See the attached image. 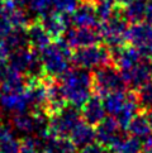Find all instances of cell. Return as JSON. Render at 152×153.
<instances>
[{
    "mask_svg": "<svg viewBox=\"0 0 152 153\" xmlns=\"http://www.w3.org/2000/svg\"><path fill=\"white\" fill-rule=\"evenodd\" d=\"M127 96H128V92H124V91H115V92H110L108 94L107 96H104V108H105V111L110 115L115 117L117 114L119 113V110L123 108L124 102L127 100Z\"/></svg>",
    "mask_w": 152,
    "mask_h": 153,
    "instance_id": "cell-26",
    "label": "cell"
},
{
    "mask_svg": "<svg viewBox=\"0 0 152 153\" xmlns=\"http://www.w3.org/2000/svg\"><path fill=\"white\" fill-rule=\"evenodd\" d=\"M46 89H47V113L48 115L55 111H58L65 105L66 102V97H65V94L62 91L61 84L57 82H47L46 84Z\"/></svg>",
    "mask_w": 152,
    "mask_h": 153,
    "instance_id": "cell-22",
    "label": "cell"
},
{
    "mask_svg": "<svg viewBox=\"0 0 152 153\" xmlns=\"http://www.w3.org/2000/svg\"><path fill=\"white\" fill-rule=\"evenodd\" d=\"M25 95L29 102V108L36 110L47 111V89L46 84L39 82L38 80H32L25 87Z\"/></svg>",
    "mask_w": 152,
    "mask_h": 153,
    "instance_id": "cell-16",
    "label": "cell"
},
{
    "mask_svg": "<svg viewBox=\"0 0 152 153\" xmlns=\"http://www.w3.org/2000/svg\"><path fill=\"white\" fill-rule=\"evenodd\" d=\"M150 65H151V70H152V61H151V63H150Z\"/></svg>",
    "mask_w": 152,
    "mask_h": 153,
    "instance_id": "cell-36",
    "label": "cell"
},
{
    "mask_svg": "<svg viewBox=\"0 0 152 153\" xmlns=\"http://www.w3.org/2000/svg\"><path fill=\"white\" fill-rule=\"evenodd\" d=\"M123 15L128 22L152 23V0H132L124 5Z\"/></svg>",
    "mask_w": 152,
    "mask_h": 153,
    "instance_id": "cell-11",
    "label": "cell"
},
{
    "mask_svg": "<svg viewBox=\"0 0 152 153\" xmlns=\"http://www.w3.org/2000/svg\"><path fill=\"white\" fill-rule=\"evenodd\" d=\"M0 106L3 110L13 114L27 111L29 102L27 99L25 91L23 92H1L0 94Z\"/></svg>",
    "mask_w": 152,
    "mask_h": 153,
    "instance_id": "cell-15",
    "label": "cell"
},
{
    "mask_svg": "<svg viewBox=\"0 0 152 153\" xmlns=\"http://www.w3.org/2000/svg\"><path fill=\"white\" fill-rule=\"evenodd\" d=\"M121 72H122V76L124 81H126L127 86L132 87V89H139L142 85L148 82L152 76L151 65L147 62H142V61L137 63L136 66L128 70H123Z\"/></svg>",
    "mask_w": 152,
    "mask_h": 153,
    "instance_id": "cell-13",
    "label": "cell"
},
{
    "mask_svg": "<svg viewBox=\"0 0 152 153\" xmlns=\"http://www.w3.org/2000/svg\"><path fill=\"white\" fill-rule=\"evenodd\" d=\"M61 87L70 105L83 108L84 104L90 99L93 90V75L88 70L74 68L67 70L61 76Z\"/></svg>",
    "mask_w": 152,
    "mask_h": 153,
    "instance_id": "cell-1",
    "label": "cell"
},
{
    "mask_svg": "<svg viewBox=\"0 0 152 153\" xmlns=\"http://www.w3.org/2000/svg\"><path fill=\"white\" fill-rule=\"evenodd\" d=\"M67 15H61L55 12L48 13L42 17L41 24L51 38H60L67 29Z\"/></svg>",
    "mask_w": 152,
    "mask_h": 153,
    "instance_id": "cell-18",
    "label": "cell"
},
{
    "mask_svg": "<svg viewBox=\"0 0 152 153\" xmlns=\"http://www.w3.org/2000/svg\"><path fill=\"white\" fill-rule=\"evenodd\" d=\"M63 39L71 48H81L98 45L101 41V34L95 28L89 27H74L66 29L63 34Z\"/></svg>",
    "mask_w": 152,
    "mask_h": 153,
    "instance_id": "cell-10",
    "label": "cell"
},
{
    "mask_svg": "<svg viewBox=\"0 0 152 153\" xmlns=\"http://www.w3.org/2000/svg\"><path fill=\"white\" fill-rule=\"evenodd\" d=\"M119 128L121 127H119L117 119L113 117H105L96 127V139L109 152L118 151L127 138L126 135L119 132Z\"/></svg>",
    "mask_w": 152,
    "mask_h": 153,
    "instance_id": "cell-8",
    "label": "cell"
},
{
    "mask_svg": "<svg viewBox=\"0 0 152 153\" xmlns=\"http://www.w3.org/2000/svg\"><path fill=\"white\" fill-rule=\"evenodd\" d=\"M128 132L132 137H136L139 140L147 138L148 135L152 134V125L150 124L148 119L146 118L145 113L143 114H137L132 122L128 125Z\"/></svg>",
    "mask_w": 152,
    "mask_h": 153,
    "instance_id": "cell-24",
    "label": "cell"
},
{
    "mask_svg": "<svg viewBox=\"0 0 152 153\" xmlns=\"http://www.w3.org/2000/svg\"><path fill=\"white\" fill-rule=\"evenodd\" d=\"M112 61V53L103 46H88L77 48L72 54V62L80 68L84 70H96L109 65Z\"/></svg>",
    "mask_w": 152,
    "mask_h": 153,
    "instance_id": "cell-5",
    "label": "cell"
},
{
    "mask_svg": "<svg viewBox=\"0 0 152 153\" xmlns=\"http://www.w3.org/2000/svg\"><path fill=\"white\" fill-rule=\"evenodd\" d=\"M127 41L137 48L142 57H152V23H133L131 27H128Z\"/></svg>",
    "mask_w": 152,
    "mask_h": 153,
    "instance_id": "cell-9",
    "label": "cell"
},
{
    "mask_svg": "<svg viewBox=\"0 0 152 153\" xmlns=\"http://www.w3.org/2000/svg\"><path fill=\"white\" fill-rule=\"evenodd\" d=\"M126 87V81L123 79L122 72H119L117 67L107 65L95 70L93 75V90L98 96L104 97L110 92L124 91Z\"/></svg>",
    "mask_w": 152,
    "mask_h": 153,
    "instance_id": "cell-4",
    "label": "cell"
},
{
    "mask_svg": "<svg viewBox=\"0 0 152 153\" xmlns=\"http://www.w3.org/2000/svg\"><path fill=\"white\" fill-rule=\"evenodd\" d=\"M39 57L43 70L48 76L61 77L70 68V63L72 61L71 47L65 42V39L57 38L39 51Z\"/></svg>",
    "mask_w": 152,
    "mask_h": 153,
    "instance_id": "cell-2",
    "label": "cell"
},
{
    "mask_svg": "<svg viewBox=\"0 0 152 153\" xmlns=\"http://www.w3.org/2000/svg\"><path fill=\"white\" fill-rule=\"evenodd\" d=\"M70 139L75 147L83 148L85 146L94 143V140L96 139V134L93 129V125L88 124L86 122H80L70 134Z\"/></svg>",
    "mask_w": 152,
    "mask_h": 153,
    "instance_id": "cell-21",
    "label": "cell"
},
{
    "mask_svg": "<svg viewBox=\"0 0 152 153\" xmlns=\"http://www.w3.org/2000/svg\"><path fill=\"white\" fill-rule=\"evenodd\" d=\"M114 1L118 4H122V5H127L129 1H132V0H114Z\"/></svg>",
    "mask_w": 152,
    "mask_h": 153,
    "instance_id": "cell-35",
    "label": "cell"
},
{
    "mask_svg": "<svg viewBox=\"0 0 152 153\" xmlns=\"http://www.w3.org/2000/svg\"><path fill=\"white\" fill-rule=\"evenodd\" d=\"M95 10L99 19L103 22L115 13V1L114 0H95Z\"/></svg>",
    "mask_w": 152,
    "mask_h": 153,
    "instance_id": "cell-29",
    "label": "cell"
},
{
    "mask_svg": "<svg viewBox=\"0 0 152 153\" xmlns=\"http://www.w3.org/2000/svg\"><path fill=\"white\" fill-rule=\"evenodd\" d=\"M138 109H141V108L138 105V100H137L136 92H128L127 100H126V102H124L123 108L119 110V113L117 114V115L114 117L117 119L119 127H121L122 129H127L129 123L132 122V119L137 115Z\"/></svg>",
    "mask_w": 152,
    "mask_h": 153,
    "instance_id": "cell-19",
    "label": "cell"
},
{
    "mask_svg": "<svg viewBox=\"0 0 152 153\" xmlns=\"http://www.w3.org/2000/svg\"><path fill=\"white\" fill-rule=\"evenodd\" d=\"M127 19L124 18L123 13H114L110 18L103 20L100 25V34L101 39L107 43V46L113 50V48L124 46V42L127 41Z\"/></svg>",
    "mask_w": 152,
    "mask_h": 153,
    "instance_id": "cell-7",
    "label": "cell"
},
{
    "mask_svg": "<svg viewBox=\"0 0 152 153\" xmlns=\"http://www.w3.org/2000/svg\"><path fill=\"white\" fill-rule=\"evenodd\" d=\"M27 38H28V45L36 50L37 52L42 51L46 46L51 43V37L43 28L41 23H34L27 27Z\"/></svg>",
    "mask_w": 152,
    "mask_h": 153,
    "instance_id": "cell-20",
    "label": "cell"
},
{
    "mask_svg": "<svg viewBox=\"0 0 152 153\" xmlns=\"http://www.w3.org/2000/svg\"><path fill=\"white\" fill-rule=\"evenodd\" d=\"M70 20L76 27H89V28H95L99 24V17L96 14L94 3L83 1L80 3L74 13L70 15Z\"/></svg>",
    "mask_w": 152,
    "mask_h": 153,
    "instance_id": "cell-12",
    "label": "cell"
},
{
    "mask_svg": "<svg viewBox=\"0 0 152 153\" xmlns=\"http://www.w3.org/2000/svg\"><path fill=\"white\" fill-rule=\"evenodd\" d=\"M25 46H28L25 28H14L7 37H4L0 41V47H3L5 51L9 52V54L14 50H18V48Z\"/></svg>",
    "mask_w": 152,
    "mask_h": 153,
    "instance_id": "cell-23",
    "label": "cell"
},
{
    "mask_svg": "<svg viewBox=\"0 0 152 153\" xmlns=\"http://www.w3.org/2000/svg\"><path fill=\"white\" fill-rule=\"evenodd\" d=\"M20 142L8 125H0V153H19Z\"/></svg>",
    "mask_w": 152,
    "mask_h": 153,
    "instance_id": "cell-25",
    "label": "cell"
},
{
    "mask_svg": "<svg viewBox=\"0 0 152 153\" xmlns=\"http://www.w3.org/2000/svg\"><path fill=\"white\" fill-rule=\"evenodd\" d=\"M142 142V152L143 153H152V134L147 138L141 140Z\"/></svg>",
    "mask_w": 152,
    "mask_h": 153,
    "instance_id": "cell-33",
    "label": "cell"
},
{
    "mask_svg": "<svg viewBox=\"0 0 152 153\" xmlns=\"http://www.w3.org/2000/svg\"><path fill=\"white\" fill-rule=\"evenodd\" d=\"M31 13L36 15H46L52 10V0H24V4Z\"/></svg>",
    "mask_w": 152,
    "mask_h": 153,
    "instance_id": "cell-28",
    "label": "cell"
},
{
    "mask_svg": "<svg viewBox=\"0 0 152 153\" xmlns=\"http://www.w3.org/2000/svg\"><path fill=\"white\" fill-rule=\"evenodd\" d=\"M142 152V142L136 137H131V138H126L121 146V148L115 151L114 153H141Z\"/></svg>",
    "mask_w": 152,
    "mask_h": 153,
    "instance_id": "cell-31",
    "label": "cell"
},
{
    "mask_svg": "<svg viewBox=\"0 0 152 153\" xmlns=\"http://www.w3.org/2000/svg\"><path fill=\"white\" fill-rule=\"evenodd\" d=\"M110 53H112L113 62L115 63V67L121 71L128 70L136 66L137 63L141 62V58H142V54L133 46L132 47L121 46V47L113 48Z\"/></svg>",
    "mask_w": 152,
    "mask_h": 153,
    "instance_id": "cell-14",
    "label": "cell"
},
{
    "mask_svg": "<svg viewBox=\"0 0 152 153\" xmlns=\"http://www.w3.org/2000/svg\"><path fill=\"white\" fill-rule=\"evenodd\" d=\"M105 108L100 96H90V99L83 105V115L84 120L90 125H98L105 118Z\"/></svg>",
    "mask_w": 152,
    "mask_h": 153,
    "instance_id": "cell-17",
    "label": "cell"
},
{
    "mask_svg": "<svg viewBox=\"0 0 152 153\" xmlns=\"http://www.w3.org/2000/svg\"><path fill=\"white\" fill-rule=\"evenodd\" d=\"M107 148L103 144L100 143H91V144H88L81 148V152L80 153H108Z\"/></svg>",
    "mask_w": 152,
    "mask_h": 153,
    "instance_id": "cell-32",
    "label": "cell"
},
{
    "mask_svg": "<svg viewBox=\"0 0 152 153\" xmlns=\"http://www.w3.org/2000/svg\"><path fill=\"white\" fill-rule=\"evenodd\" d=\"M41 153H46V152H43V151H42V152H41Z\"/></svg>",
    "mask_w": 152,
    "mask_h": 153,
    "instance_id": "cell-37",
    "label": "cell"
},
{
    "mask_svg": "<svg viewBox=\"0 0 152 153\" xmlns=\"http://www.w3.org/2000/svg\"><path fill=\"white\" fill-rule=\"evenodd\" d=\"M4 10H5V0H0V18L3 17Z\"/></svg>",
    "mask_w": 152,
    "mask_h": 153,
    "instance_id": "cell-34",
    "label": "cell"
},
{
    "mask_svg": "<svg viewBox=\"0 0 152 153\" xmlns=\"http://www.w3.org/2000/svg\"><path fill=\"white\" fill-rule=\"evenodd\" d=\"M8 62L15 71L28 75L32 80H38L45 72L39 54L36 50L27 48V46L10 52Z\"/></svg>",
    "mask_w": 152,
    "mask_h": 153,
    "instance_id": "cell-3",
    "label": "cell"
},
{
    "mask_svg": "<svg viewBox=\"0 0 152 153\" xmlns=\"http://www.w3.org/2000/svg\"><path fill=\"white\" fill-rule=\"evenodd\" d=\"M79 5L77 0H52V9L55 13L70 17L76 7Z\"/></svg>",
    "mask_w": 152,
    "mask_h": 153,
    "instance_id": "cell-30",
    "label": "cell"
},
{
    "mask_svg": "<svg viewBox=\"0 0 152 153\" xmlns=\"http://www.w3.org/2000/svg\"><path fill=\"white\" fill-rule=\"evenodd\" d=\"M138 100V105L143 111L151 110L152 109V80H150L148 82H146L138 89V91L136 92Z\"/></svg>",
    "mask_w": 152,
    "mask_h": 153,
    "instance_id": "cell-27",
    "label": "cell"
},
{
    "mask_svg": "<svg viewBox=\"0 0 152 153\" xmlns=\"http://www.w3.org/2000/svg\"><path fill=\"white\" fill-rule=\"evenodd\" d=\"M81 122L76 106H63L61 110L48 115V132L56 137L69 138L74 128Z\"/></svg>",
    "mask_w": 152,
    "mask_h": 153,
    "instance_id": "cell-6",
    "label": "cell"
}]
</instances>
